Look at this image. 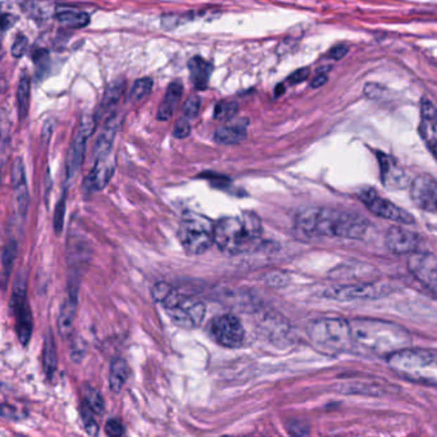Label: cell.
Wrapping results in <instances>:
<instances>
[{"label": "cell", "instance_id": "9c48e42d", "mask_svg": "<svg viewBox=\"0 0 437 437\" xmlns=\"http://www.w3.org/2000/svg\"><path fill=\"white\" fill-rule=\"evenodd\" d=\"M11 308L15 317V330L18 335V340L22 345L29 344L30 338L32 335V315L31 309L27 304L26 299V284L23 279H17L15 281L12 300H11Z\"/></svg>", "mask_w": 437, "mask_h": 437}, {"label": "cell", "instance_id": "74e56055", "mask_svg": "<svg viewBox=\"0 0 437 437\" xmlns=\"http://www.w3.org/2000/svg\"><path fill=\"white\" fill-rule=\"evenodd\" d=\"M91 413H93V412L85 405V407H84V410H82V416H81V418H82L84 427H85L87 433H89L90 436L95 437L98 435V432H99V427H98L96 421H95L93 416H91Z\"/></svg>", "mask_w": 437, "mask_h": 437}, {"label": "cell", "instance_id": "ffe728a7", "mask_svg": "<svg viewBox=\"0 0 437 437\" xmlns=\"http://www.w3.org/2000/svg\"><path fill=\"white\" fill-rule=\"evenodd\" d=\"M182 91H184V85L179 81H173L168 85L165 98L158 109L159 121H170L172 118L175 109L182 98Z\"/></svg>", "mask_w": 437, "mask_h": 437}, {"label": "cell", "instance_id": "7402d4cb", "mask_svg": "<svg viewBox=\"0 0 437 437\" xmlns=\"http://www.w3.org/2000/svg\"><path fill=\"white\" fill-rule=\"evenodd\" d=\"M187 67L190 72V80L195 89L205 90L208 87L209 79L213 72V65L204 58L193 57L189 61Z\"/></svg>", "mask_w": 437, "mask_h": 437}, {"label": "cell", "instance_id": "7c38bea8", "mask_svg": "<svg viewBox=\"0 0 437 437\" xmlns=\"http://www.w3.org/2000/svg\"><path fill=\"white\" fill-rule=\"evenodd\" d=\"M345 394L367 395V396H384L393 394L396 387L387 381L377 377H343V382L337 386Z\"/></svg>", "mask_w": 437, "mask_h": 437}, {"label": "cell", "instance_id": "f6af8a7d", "mask_svg": "<svg viewBox=\"0 0 437 437\" xmlns=\"http://www.w3.org/2000/svg\"><path fill=\"white\" fill-rule=\"evenodd\" d=\"M15 21H17V18H15V15L4 13L3 17H1V30H3V32H6L11 26H13Z\"/></svg>", "mask_w": 437, "mask_h": 437}, {"label": "cell", "instance_id": "d590c367", "mask_svg": "<svg viewBox=\"0 0 437 437\" xmlns=\"http://www.w3.org/2000/svg\"><path fill=\"white\" fill-rule=\"evenodd\" d=\"M289 276L285 272L280 271H273V272L265 274V281L268 286L284 287L289 284Z\"/></svg>", "mask_w": 437, "mask_h": 437}, {"label": "cell", "instance_id": "ab89813d", "mask_svg": "<svg viewBox=\"0 0 437 437\" xmlns=\"http://www.w3.org/2000/svg\"><path fill=\"white\" fill-rule=\"evenodd\" d=\"M27 44H29V40L26 36L22 34L15 36V42L12 45V56L15 58H21L27 49Z\"/></svg>", "mask_w": 437, "mask_h": 437}, {"label": "cell", "instance_id": "681fc988", "mask_svg": "<svg viewBox=\"0 0 437 437\" xmlns=\"http://www.w3.org/2000/svg\"><path fill=\"white\" fill-rule=\"evenodd\" d=\"M427 146H429V149H430L431 153L433 154V157L437 159V141H431V143H427Z\"/></svg>", "mask_w": 437, "mask_h": 437}, {"label": "cell", "instance_id": "c3c4849f", "mask_svg": "<svg viewBox=\"0 0 437 437\" xmlns=\"http://www.w3.org/2000/svg\"><path fill=\"white\" fill-rule=\"evenodd\" d=\"M327 81V72H318L317 76H315L313 82H312V87H322L323 84Z\"/></svg>", "mask_w": 437, "mask_h": 437}, {"label": "cell", "instance_id": "277c9868", "mask_svg": "<svg viewBox=\"0 0 437 437\" xmlns=\"http://www.w3.org/2000/svg\"><path fill=\"white\" fill-rule=\"evenodd\" d=\"M393 372L404 380L437 387V353L421 348H408L386 358Z\"/></svg>", "mask_w": 437, "mask_h": 437}, {"label": "cell", "instance_id": "52a82bcc", "mask_svg": "<svg viewBox=\"0 0 437 437\" xmlns=\"http://www.w3.org/2000/svg\"><path fill=\"white\" fill-rule=\"evenodd\" d=\"M171 321L181 329L191 330L199 327L204 321L207 308L199 300L187 298L173 290L172 294L163 303Z\"/></svg>", "mask_w": 437, "mask_h": 437}, {"label": "cell", "instance_id": "60d3db41", "mask_svg": "<svg viewBox=\"0 0 437 437\" xmlns=\"http://www.w3.org/2000/svg\"><path fill=\"white\" fill-rule=\"evenodd\" d=\"M190 131H191L190 122H189L187 118L184 117V118H179L177 123H176L175 129H173V137H176V139H185V137L190 135Z\"/></svg>", "mask_w": 437, "mask_h": 437}, {"label": "cell", "instance_id": "1f68e13d", "mask_svg": "<svg viewBox=\"0 0 437 437\" xmlns=\"http://www.w3.org/2000/svg\"><path fill=\"white\" fill-rule=\"evenodd\" d=\"M153 80L151 77H143V79H139L135 81L134 87L131 89V93H129V101L132 103H137V101H143L144 98H146L153 90Z\"/></svg>", "mask_w": 437, "mask_h": 437}, {"label": "cell", "instance_id": "484cf974", "mask_svg": "<svg viewBox=\"0 0 437 437\" xmlns=\"http://www.w3.org/2000/svg\"><path fill=\"white\" fill-rule=\"evenodd\" d=\"M43 366L44 372L51 380L54 377L56 371H57V348H56L54 336L51 335V331L45 335V340H44Z\"/></svg>", "mask_w": 437, "mask_h": 437}, {"label": "cell", "instance_id": "f1b7e54d", "mask_svg": "<svg viewBox=\"0 0 437 437\" xmlns=\"http://www.w3.org/2000/svg\"><path fill=\"white\" fill-rule=\"evenodd\" d=\"M12 186L15 190V207L18 213L25 217L29 208V189L26 184V179H18L12 182Z\"/></svg>", "mask_w": 437, "mask_h": 437}, {"label": "cell", "instance_id": "bcb514c9", "mask_svg": "<svg viewBox=\"0 0 437 437\" xmlns=\"http://www.w3.org/2000/svg\"><path fill=\"white\" fill-rule=\"evenodd\" d=\"M54 129V121H48L44 125L43 131H42V137H43L44 143H48L51 139Z\"/></svg>", "mask_w": 437, "mask_h": 437}, {"label": "cell", "instance_id": "8992f818", "mask_svg": "<svg viewBox=\"0 0 437 437\" xmlns=\"http://www.w3.org/2000/svg\"><path fill=\"white\" fill-rule=\"evenodd\" d=\"M179 240L187 254H203L215 244V224L204 215L185 213L179 223Z\"/></svg>", "mask_w": 437, "mask_h": 437}, {"label": "cell", "instance_id": "cb8c5ba5", "mask_svg": "<svg viewBox=\"0 0 437 437\" xmlns=\"http://www.w3.org/2000/svg\"><path fill=\"white\" fill-rule=\"evenodd\" d=\"M129 377V366L127 362L122 358H115L112 365H110V371H109V387L110 390L120 394L122 390L126 381Z\"/></svg>", "mask_w": 437, "mask_h": 437}, {"label": "cell", "instance_id": "f35d334b", "mask_svg": "<svg viewBox=\"0 0 437 437\" xmlns=\"http://www.w3.org/2000/svg\"><path fill=\"white\" fill-rule=\"evenodd\" d=\"M287 430L293 437H308L310 427L305 421H293L289 423Z\"/></svg>", "mask_w": 437, "mask_h": 437}, {"label": "cell", "instance_id": "4dcf8cb0", "mask_svg": "<svg viewBox=\"0 0 437 437\" xmlns=\"http://www.w3.org/2000/svg\"><path fill=\"white\" fill-rule=\"evenodd\" d=\"M17 254H18V244H17V241H15V240L8 241L6 246L3 248V254H1V265H3L4 280H7L9 273L12 271V267L15 265Z\"/></svg>", "mask_w": 437, "mask_h": 437}, {"label": "cell", "instance_id": "ee69618b", "mask_svg": "<svg viewBox=\"0 0 437 437\" xmlns=\"http://www.w3.org/2000/svg\"><path fill=\"white\" fill-rule=\"evenodd\" d=\"M422 118L423 120H432L437 118V112L435 107L429 101H422Z\"/></svg>", "mask_w": 437, "mask_h": 437}, {"label": "cell", "instance_id": "d6a6232c", "mask_svg": "<svg viewBox=\"0 0 437 437\" xmlns=\"http://www.w3.org/2000/svg\"><path fill=\"white\" fill-rule=\"evenodd\" d=\"M239 110V106L235 101H220L215 107L213 117L218 121L227 122L231 118H234Z\"/></svg>", "mask_w": 437, "mask_h": 437}, {"label": "cell", "instance_id": "8d00e7d4", "mask_svg": "<svg viewBox=\"0 0 437 437\" xmlns=\"http://www.w3.org/2000/svg\"><path fill=\"white\" fill-rule=\"evenodd\" d=\"M201 101L198 95L190 96L184 106V117L185 118H195L201 110Z\"/></svg>", "mask_w": 437, "mask_h": 437}, {"label": "cell", "instance_id": "603a6c76", "mask_svg": "<svg viewBox=\"0 0 437 437\" xmlns=\"http://www.w3.org/2000/svg\"><path fill=\"white\" fill-rule=\"evenodd\" d=\"M381 173H382V181L387 187L398 189L404 186L407 182L404 173L402 170L395 165L394 160L385 154L380 156Z\"/></svg>", "mask_w": 437, "mask_h": 437}, {"label": "cell", "instance_id": "d6986e66", "mask_svg": "<svg viewBox=\"0 0 437 437\" xmlns=\"http://www.w3.org/2000/svg\"><path fill=\"white\" fill-rule=\"evenodd\" d=\"M120 127V121L115 115H112L108 122L106 123L101 137L96 141L95 145V159H101V158H107L112 156V149H113V143H115V135Z\"/></svg>", "mask_w": 437, "mask_h": 437}, {"label": "cell", "instance_id": "4316f807", "mask_svg": "<svg viewBox=\"0 0 437 437\" xmlns=\"http://www.w3.org/2000/svg\"><path fill=\"white\" fill-rule=\"evenodd\" d=\"M30 93H31V80L29 73L23 72L17 87V109L20 120H25L29 113Z\"/></svg>", "mask_w": 437, "mask_h": 437}, {"label": "cell", "instance_id": "e0dca14e", "mask_svg": "<svg viewBox=\"0 0 437 437\" xmlns=\"http://www.w3.org/2000/svg\"><path fill=\"white\" fill-rule=\"evenodd\" d=\"M248 137V120H237L236 122L226 123L215 129V140L223 145L241 144Z\"/></svg>", "mask_w": 437, "mask_h": 437}, {"label": "cell", "instance_id": "83f0119b", "mask_svg": "<svg viewBox=\"0 0 437 437\" xmlns=\"http://www.w3.org/2000/svg\"><path fill=\"white\" fill-rule=\"evenodd\" d=\"M125 87H126V84H125V80L122 79L115 80V81H112L109 84V87H107L106 93H104V96L101 99L99 113L101 112H107V110H109L110 108L115 106L117 101L121 99L123 91H125Z\"/></svg>", "mask_w": 437, "mask_h": 437}, {"label": "cell", "instance_id": "7bdbcfd3", "mask_svg": "<svg viewBox=\"0 0 437 437\" xmlns=\"http://www.w3.org/2000/svg\"><path fill=\"white\" fill-rule=\"evenodd\" d=\"M309 76V68H300V70H298V71H295L287 81L290 82V84H293V85H296V84H300L303 82L304 80L308 79Z\"/></svg>", "mask_w": 437, "mask_h": 437}, {"label": "cell", "instance_id": "4fadbf2b", "mask_svg": "<svg viewBox=\"0 0 437 437\" xmlns=\"http://www.w3.org/2000/svg\"><path fill=\"white\" fill-rule=\"evenodd\" d=\"M409 271L429 291L437 296V258L432 254L414 253L408 260Z\"/></svg>", "mask_w": 437, "mask_h": 437}, {"label": "cell", "instance_id": "b9f144b4", "mask_svg": "<svg viewBox=\"0 0 437 437\" xmlns=\"http://www.w3.org/2000/svg\"><path fill=\"white\" fill-rule=\"evenodd\" d=\"M106 433L109 437H121L125 432V427H123L122 423L120 422L118 419H109L106 423Z\"/></svg>", "mask_w": 437, "mask_h": 437}, {"label": "cell", "instance_id": "30bf717a", "mask_svg": "<svg viewBox=\"0 0 437 437\" xmlns=\"http://www.w3.org/2000/svg\"><path fill=\"white\" fill-rule=\"evenodd\" d=\"M359 198L373 215H379L381 218L400 224H413L416 222L413 215L405 209L400 208L393 201L381 198L380 195L373 190H365L363 193H360Z\"/></svg>", "mask_w": 437, "mask_h": 437}, {"label": "cell", "instance_id": "7a4b0ae2", "mask_svg": "<svg viewBox=\"0 0 437 437\" xmlns=\"http://www.w3.org/2000/svg\"><path fill=\"white\" fill-rule=\"evenodd\" d=\"M296 229L312 236L359 239L368 229L366 218L346 210L334 208H308L296 215Z\"/></svg>", "mask_w": 437, "mask_h": 437}, {"label": "cell", "instance_id": "ac0fdd59", "mask_svg": "<svg viewBox=\"0 0 437 437\" xmlns=\"http://www.w3.org/2000/svg\"><path fill=\"white\" fill-rule=\"evenodd\" d=\"M89 134H87L85 131L79 129L77 131V135L75 137L73 143H72L71 151H70V156H68V160H67V179L68 181H71L76 173L80 170V167L82 165V160L85 157V149H87V141L89 139Z\"/></svg>", "mask_w": 437, "mask_h": 437}, {"label": "cell", "instance_id": "3957f363", "mask_svg": "<svg viewBox=\"0 0 437 437\" xmlns=\"http://www.w3.org/2000/svg\"><path fill=\"white\" fill-rule=\"evenodd\" d=\"M262 236V222L254 212L229 215L215 224V243L223 253L241 254L254 251Z\"/></svg>", "mask_w": 437, "mask_h": 437}, {"label": "cell", "instance_id": "836d02e7", "mask_svg": "<svg viewBox=\"0 0 437 437\" xmlns=\"http://www.w3.org/2000/svg\"><path fill=\"white\" fill-rule=\"evenodd\" d=\"M173 290L175 289L167 282H157L151 289V296L154 300L163 304L170 298V295L172 294Z\"/></svg>", "mask_w": 437, "mask_h": 437}, {"label": "cell", "instance_id": "6da1fadb", "mask_svg": "<svg viewBox=\"0 0 437 437\" xmlns=\"http://www.w3.org/2000/svg\"><path fill=\"white\" fill-rule=\"evenodd\" d=\"M354 350L386 357L410 348L412 336L407 329L377 318H354L349 321Z\"/></svg>", "mask_w": 437, "mask_h": 437}, {"label": "cell", "instance_id": "7dc6e473", "mask_svg": "<svg viewBox=\"0 0 437 437\" xmlns=\"http://www.w3.org/2000/svg\"><path fill=\"white\" fill-rule=\"evenodd\" d=\"M346 51H348V48L345 45H337L331 51L330 56L334 59H341L346 54Z\"/></svg>", "mask_w": 437, "mask_h": 437}, {"label": "cell", "instance_id": "f546056e", "mask_svg": "<svg viewBox=\"0 0 437 437\" xmlns=\"http://www.w3.org/2000/svg\"><path fill=\"white\" fill-rule=\"evenodd\" d=\"M84 400H85L87 408L90 409L95 414H103L104 413V409H106L104 399L95 387L87 386L84 388Z\"/></svg>", "mask_w": 437, "mask_h": 437}, {"label": "cell", "instance_id": "5bb4252c", "mask_svg": "<svg viewBox=\"0 0 437 437\" xmlns=\"http://www.w3.org/2000/svg\"><path fill=\"white\" fill-rule=\"evenodd\" d=\"M410 198L426 212H437V181L430 175H419L410 184Z\"/></svg>", "mask_w": 437, "mask_h": 437}, {"label": "cell", "instance_id": "8fae6325", "mask_svg": "<svg viewBox=\"0 0 437 437\" xmlns=\"http://www.w3.org/2000/svg\"><path fill=\"white\" fill-rule=\"evenodd\" d=\"M210 332L215 341L224 348H237L244 341V327L235 315H222L215 317L210 323Z\"/></svg>", "mask_w": 437, "mask_h": 437}, {"label": "cell", "instance_id": "d4e9b609", "mask_svg": "<svg viewBox=\"0 0 437 437\" xmlns=\"http://www.w3.org/2000/svg\"><path fill=\"white\" fill-rule=\"evenodd\" d=\"M59 23L68 29H82L90 23V15L84 11L76 9H59L56 13Z\"/></svg>", "mask_w": 437, "mask_h": 437}, {"label": "cell", "instance_id": "ba28073f", "mask_svg": "<svg viewBox=\"0 0 437 437\" xmlns=\"http://www.w3.org/2000/svg\"><path fill=\"white\" fill-rule=\"evenodd\" d=\"M391 293V287L384 282H365L326 290L324 298L337 301L374 300Z\"/></svg>", "mask_w": 437, "mask_h": 437}, {"label": "cell", "instance_id": "9a60e30c", "mask_svg": "<svg viewBox=\"0 0 437 437\" xmlns=\"http://www.w3.org/2000/svg\"><path fill=\"white\" fill-rule=\"evenodd\" d=\"M419 243L421 239L417 234L400 226H393L387 231V248L395 254H414Z\"/></svg>", "mask_w": 437, "mask_h": 437}, {"label": "cell", "instance_id": "e575fe53", "mask_svg": "<svg viewBox=\"0 0 437 437\" xmlns=\"http://www.w3.org/2000/svg\"><path fill=\"white\" fill-rule=\"evenodd\" d=\"M65 195H63L59 201H58L57 207L54 210V217H53V224H54V231L56 234H61V231L63 229V221H65Z\"/></svg>", "mask_w": 437, "mask_h": 437}, {"label": "cell", "instance_id": "5b68a950", "mask_svg": "<svg viewBox=\"0 0 437 437\" xmlns=\"http://www.w3.org/2000/svg\"><path fill=\"white\" fill-rule=\"evenodd\" d=\"M308 336L315 350L335 357L354 351L350 324L343 318H319L309 324Z\"/></svg>", "mask_w": 437, "mask_h": 437}, {"label": "cell", "instance_id": "2e32d148", "mask_svg": "<svg viewBox=\"0 0 437 437\" xmlns=\"http://www.w3.org/2000/svg\"><path fill=\"white\" fill-rule=\"evenodd\" d=\"M115 170V156L95 159V165L85 179V187L90 191H99L107 186Z\"/></svg>", "mask_w": 437, "mask_h": 437}, {"label": "cell", "instance_id": "f907efd6", "mask_svg": "<svg viewBox=\"0 0 437 437\" xmlns=\"http://www.w3.org/2000/svg\"><path fill=\"white\" fill-rule=\"evenodd\" d=\"M222 437H229V436H222Z\"/></svg>", "mask_w": 437, "mask_h": 437}, {"label": "cell", "instance_id": "44dd1931", "mask_svg": "<svg viewBox=\"0 0 437 437\" xmlns=\"http://www.w3.org/2000/svg\"><path fill=\"white\" fill-rule=\"evenodd\" d=\"M76 313H77V291H71L68 299L63 303L58 317V330L62 336H71Z\"/></svg>", "mask_w": 437, "mask_h": 437}]
</instances>
